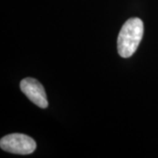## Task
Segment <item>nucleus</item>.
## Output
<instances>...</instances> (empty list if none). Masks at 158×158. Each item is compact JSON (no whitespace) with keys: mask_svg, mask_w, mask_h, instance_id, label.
Instances as JSON below:
<instances>
[{"mask_svg":"<svg viewBox=\"0 0 158 158\" xmlns=\"http://www.w3.org/2000/svg\"><path fill=\"white\" fill-rule=\"evenodd\" d=\"M0 147L6 152L29 155L35 150L36 142L28 135L23 134H11L1 139Z\"/></svg>","mask_w":158,"mask_h":158,"instance_id":"2","label":"nucleus"},{"mask_svg":"<svg viewBox=\"0 0 158 158\" xmlns=\"http://www.w3.org/2000/svg\"><path fill=\"white\" fill-rule=\"evenodd\" d=\"M144 33L143 22L139 18H131L127 20L119 31L117 40L118 55L128 58L135 53Z\"/></svg>","mask_w":158,"mask_h":158,"instance_id":"1","label":"nucleus"},{"mask_svg":"<svg viewBox=\"0 0 158 158\" xmlns=\"http://www.w3.org/2000/svg\"><path fill=\"white\" fill-rule=\"evenodd\" d=\"M20 90L27 97L30 101L40 108H47L48 106L47 94L42 85L36 79L27 77L20 82Z\"/></svg>","mask_w":158,"mask_h":158,"instance_id":"3","label":"nucleus"}]
</instances>
